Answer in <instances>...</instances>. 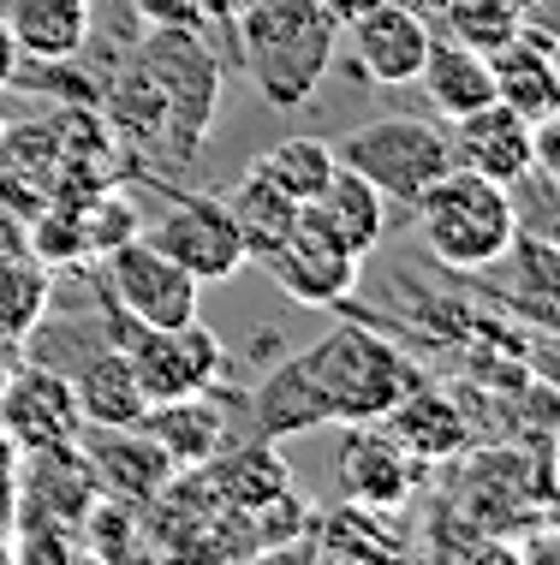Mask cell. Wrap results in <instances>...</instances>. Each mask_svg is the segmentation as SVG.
Instances as JSON below:
<instances>
[{
    "mask_svg": "<svg viewBox=\"0 0 560 565\" xmlns=\"http://www.w3.org/2000/svg\"><path fill=\"white\" fill-rule=\"evenodd\" d=\"M245 66L268 108H305L335 60V12L323 0H245Z\"/></svg>",
    "mask_w": 560,
    "mask_h": 565,
    "instance_id": "cell-2",
    "label": "cell"
},
{
    "mask_svg": "<svg viewBox=\"0 0 560 565\" xmlns=\"http://www.w3.org/2000/svg\"><path fill=\"white\" fill-rule=\"evenodd\" d=\"M256 167H263V173L275 179L293 203H310V196L328 185V173H335V149H328L323 137H286V143L263 149Z\"/></svg>",
    "mask_w": 560,
    "mask_h": 565,
    "instance_id": "cell-27",
    "label": "cell"
},
{
    "mask_svg": "<svg viewBox=\"0 0 560 565\" xmlns=\"http://www.w3.org/2000/svg\"><path fill=\"white\" fill-rule=\"evenodd\" d=\"M418 470L423 465L388 429L358 423V429L340 440V488H346V500H364V507L400 512L405 500L418 494Z\"/></svg>",
    "mask_w": 560,
    "mask_h": 565,
    "instance_id": "cell-16",
    "label": "cell"
},
{
    "mask_svg": "<svg viewBox=\"0 0 560 565\" xmlns=\"http://www.w3.org/2000/svg\"><path fill=\"white\" fill-rule=\"evenodd\" d=\"M513 196V221H519V233H531V238H549L560 244V185L549 173H525V179H513L507 185Z\"/></svg>",
    "mask_w": 560,
    "mask_h": 565,
    "instance_id": "cell-32",
    "label": "cell"
},
{
    "mask_svg": "<svg viewBox=\"0 0 560 565\" xmlns=\"http://www.w3.org/2000/svg\"><path fill=\"white\" fill-rule=\"evenodd\" d=\"M352 54L370 84H412L430 54V24L400 0H370L364 12H352Z\"/></svg>",
    "mask_w": 560,
    "mask_h": 565,
    "instance_id": "cell-14",
    "label": "cell"
},
{
    "mask_svg": "<svg viewBox=\"0 0 560 565\" xmlns=\"http://www.w3.org/2000/svg\"><path fill=\"white\" fill-rule=\"evenodd\" d=\"M131 7H138L144 19H156V24L197 30V19H203V7H209V0H131Z\"/></svg>",
    "mask_w": 560,
    "mask_h": 565,
    "instance_id": "cell-33",
    "label": "cell"
},
{
    "mask_svg": "<svg viewBox=\"0 0 560 565\" xmlns=\"http://www.w3.org/2000/svg\"><path fill=\"white\" fill-rule=\"evenodd\" d=\"M335 161L352 167V173H364L382 196H393V203H418V196L453 167V149H447V126H435V119L388 114V119H364L358 131H346Z\"/></svg>",
    "mask_w": 560,
    "mask_h": 565,
    "instance_id": "cell-4",
    "label": "cell"
},
{
    "mask_svg": "<svg viewBox=\"0 0 560 565\" xmlns=\"http://www.w3.org/2000/svg\"><path fill=\"white\" fill-rule=\"evenodd\" d=\"M138 429L156 435L179 470H191V465H203V458H215L226 447V411L209 399V393H186V399H156L144 411Z\"/></svg>",
    "mask_w": 560,
    "mask_h": 565,
    "instance_id": "cell-23",
    "label": "cell"
},
{
    "mask_svg": "<svg viewBox=\"0 0 560 565\" xmlns=\"http://www.w3.org/2000/svg\"><path fill=\"white\" fill-rule=\"evenodd\" d=\"M30 256H42L49 268L89 256V250H84L78 209H72V203H42V209H30Z\"/></svg>",
    "mask_w": 560,
    "mask_h": 565,
    "instance_id": "cell-30",
    "label": "cell"
},
{
    "mask_svg": "<svg viewBox=\"0 0 560 565\" xmlns=\"http://www.w3.org/2000/svg\"><path fill=\"white\" fill-rule=\"evenodd\" d=\"M19 66H24V54H19V42H12L7 19H0V89H7L12 78H19Z\"/></svg>",
    "mask_w": 560,
    "mask_h": 565,
    "instance_id": "cell-36",
    "label": "cell"
},
{
    "mask_svg": "<svg viewBox=\"0 0 560 565\" xmlns=\"http://www.w3.org/2000/svg\"><path fill=\"white\" fill-rule=\"evenodd\" d=\"M138 66H144V78L156 84V102H161V143L173 137V156H191L203 126L215 119V102H221L215 60L197 42V30L156 24V36H149Z\"/></svg>",
    "mask_w": 560,
    "mask_h": 565,
    "instance_id": "cell-5",
    "label": "cell"
},
{
    "mask_svg": "<svg viewBox=\"0 0 560 565\" xmlns=\"http://www.w3.org/2000/svg\"><path fill=\"white\" fill-rule=\"evenodd\" d=\"M507 7H513V12H519V19H525V12H537L542 0H507Z\"/></svg>",
    "mask_w": 560,
    "mask_h": 565,
    "instance_id": "cell-38",
    "label": "cell"
},
{
    "mask_svg": "<svg viewBox=\"0 0 560 565\" xmlns=\"http://www.w3.org/2000/svg\"><path fill=\"white\" fill-rule=\"evenodd\" d=\"M78 554H89V559L138 554V512H131V500H114V494L89 500V512L78 518Z\"/></svg>",
    "mask_w": 560,
    "mask_h": 565,
    "instance_id": "cell-28",
    "label": "cell"
},
{
    "mask_svg": "<svg viewBox=\"0 0 560 565\" xmlns=\"http://www.w3.org/2000/svg\"><path fill=\"white\" fill-rule=\"evenodd\" d=\"M78 447H84L89 465H96L102 494L131 500V507L161 500V494H168V482L179 477V465L168 458V447H161L156 435H144L138 423H119V429H89V423H84Z\"/></svg>",
    "mask_w": 560,
    "mask_h": 565,
    "instance_id": "cell-13",
    "label": "cell"
},
{
    "mask_svg": "<svg viewBox=\"0 0 560 565\" xmlns=\"http://www.w3.org/2000/svg\"><path fill=\"white\" fill-rule=\"evenodd\" d=\"M102 292H108V303H119L138 328H173V322H191L197 316L203 286L138 233V238L119 244V250L102 256Z\"/></svg>",
    "mask_w": 560,
    "mask_h": 565,
    "instance_id": "cell-6",
    "label": "cell"
},
{
    "mask_svg": "<svg viewBox=\"0 0 560 565\" xmlns=\"http://www.w3.org/2000/svg\"><path fill=\"white\" fill-rule=\"evenodd\" d=\"M483 54H489V72H495V102H507L531 126L560 108V42L554 36L519 24L513 36H501Z\"/></svg>",
    "mask_w": 560,
    "mask_h": 565,
    "instance_id": "cell-15",
    "label": "cell"
},
{
    "mask_svg": "<svg viewBox=\"0 0 560 565\" xmlns=\"http://www.w3.org/2000/svg\"><path fill=\"white\" fill-rule=\"evenodd\" d=\"M197 470H203V482H209V494H215L221 512H251V507H263V500H275V494L293 488L275 440H251V447H233V452L221 447Z\"/></svg>",
    "mask_w": 560,
    "mask_h": 565,
    "instance_id": "cell-19",
    "label": "cell"
},
{
    "mask_svg": "<svg viewBox=\"0 0 560 565\" xmlns=\"http://www.w3.org/2000/svg\"><path fill=\"white\" fill-rule=\"evenodd\" d=\"M310 215L335 233L346 250H358V256H370L376 244H382V226H388V196L370 185L364 173H352V167H340L335 161V173H328V185L310 196Z\"/></svg>",
    "mask_w": 560,
    "mask_h": 565,
    "instance_id": "cell-20",
    "label": "cell"
},
{
    "mask_svg": "<svg viewBox=\"0 0 560 565\" xmlns=\"http://www.w3.org/2000/svg\"><path fill=\"white\" fill-rule=\"evenodd\" d=\"M24 363V340H12V333H0V387H7V375Z\"/></svg>",
    "mask_w": 560,
    "mask_h": 565,
    "instance_id": "cell-37",
    "label": "cell"
},
{
    "mask_svg": "<svg viewBox=\"0 0 560 565\" xmlns=\"http://www.w3.org/2000/svg\"><path fill=\"white\" fill-rule=\"evenodd\" d=\"M316 524V554L328 559H400L405 536L393 530L388 507H364V500H346L328 518H310Z\"/></svg>",
    "mask_w": 560,
    "mask_h": 565,
    "instance_id": "cell-24",
    "label": "cell"
},
{
    "mask_svg": "<svg viewBox=\"0 0 560 565\" xmlns=\"http://www.w3.org/2000/svg\"><path fill=\"white\" fill-rule=\"evenodd\" d=\"M72 393H78V417L89 429H119V423H144L149 393L131 375L126 345H102L96 358H84V370L72 375Z\"/></svg>",
    "mask_w": 560,
    "mask_h": 565,
    "instance_id": "cell-21",
    "label": "cell"
},
{
    "mask_svg": "<svg viewBox=\"0 0 560 565\" xmlns=\"http://www.w3.org/2000/svg\"><path fill=\"white\" fill-rule=\"evenodd\" d=\"M0 429L19 440V452L78 440L84 417H78L72 375L49 370V363H19V370L7 375V387H0Z\"/></svg>",
    "mask_w": 560,
    "mask_h": 565,
    "instance_id": "cell-11",
    "label": "cell"
},
{
    "mask_svg": "<svg viewBox=\"0 0 560 565\" xmlns=\"http://www.w3.org/2000/svg\"><path fill=\"white\" fill-rule=\"evenodd\" d=\"M423 89H430L435 114L442 119H459L483 108V102H495V72H489V54L477 49V42L453 36V42H435L430 36V54H423Z\"/></svg>",
    "mask_w": 560,
    "mask_h": 565,
    "instance_id": "cell-22",
    "label": "cell"
},
{
    "mask_svg": "<svg viewBox=\"0 0 560 565\" xmlns=\"http://www.w3.org/2000/svg\"><path fill=\"white\" fill-rule=\"evenodd\" d=\"M12 488H19V440L0 429V536L12 530Z\"/></svg>",
    "mask_w": 560,
    "mask_h": 565,
    "instance_id": "cell-34",
    "label": "cell"
},
{
    "mask_svg": "<svg viewBox=\"0 0 560 565\" xmlns=\"http://www.w3.org/2000/svg\"><path fill=\"white\" fill-rule=\"evenodd\" d=\"M507 256H513V268H519L525 298L549 303V310H554V322H560V244H549V238H531V233H513Z\"/></svg>",
    "mask_w": 560,
    "mask_h": 565,
    "instance_id": "cell-31",
    "label": "cell"
},
{
    "mask_svg": "<svg viewBox=\"0 0 560 565\" xmlns=\"http://www.w3.org/2000/svg\"><path fill=\"white\" fill-rule=\"evenodd\" d=\"M268 274H275V286L293 303H340L346 292L358 286V263L364 256L346 250V244L328 233L323 221L310 215V209H298L293 233H286L275 250L263 256Z\"/></svg>",
    "mask_w": 560,
    "mask_h": 565,
    "instance_id": "cell-10",
    "label": "cell"
},
{
    "mask_svg": "<svg viewBox=\"0 0 560 565\" xmlns=\"http://www.w3.org/2000/svg\"><path fill=\"white\" fill-rule=\"evenodd\" d=\"M126 358H131V375L138 387L156 399H186V393H209L221 381V363L226 351L215 340V328L191 322H173V328H138L126 340Z\"/></svg>",
    "mask_w": 560,
    "mask_h": 565,
    "instance_id": "cell-8",
    "label": "cell"
},
{
    "mask_svg": "<svg viewBox=\"0 0 560 565\" xmlns=\"http://www.w3.org/2000/svg\"><path fill=\"white\" fill-rule=\"evenodd\" d=\"M102 494L96 465L84 458L78 440L19 452V488H12V530H72Z\"/></svg>",
    "mask_w": 560,
    "mask_h": 565,
    "instance_id": "cell-7",
    "label": "cell"
},
{
    "mask_svg": "<svg viewBox=\"0 0 560 565\" xmlns=\"http://www.w3.org/2000/svg\"><path fill=\"white\" fill-rule=\"evenodd\" d=\"M7 30L24 60L42 66H66L89 42V0H7Z\"/></svg>",
    "mask_w": 560,
    "mask_h": 565,
    "instance_id": "cell-18",
    "label": "cell"
},
{
    "mask_svg": "<svg viewBox=\"0 0 560 565\" xmlns=\"http://www.w3.org/2000/svg\"><path fill=\"white\" fill-rule=\"evenodd\" d=\"M423 7H435V12H447V7H453V0H423Z\"/></svg>",
    "mask_w": 560,
    "mask_h": 565,
    "instance_id": "cell-39",
    "label": "cell"
},
{
    "mask_svg": "<svg viewBox=\"0 0 560 565\" xmlns=\"http://www.w3.org/2000/svg\"><path fill=\"white\" fill-rule=\"evenodd\" d=\"M0 137H7V114H0Z\"/></svg>",
    "mask_w": 560,
    "mask_h": 565,
    "instance_id": "cell-40",
    "label": "cell"
},
{
    "mask_svg": "<svg viewBox=\"0 0 560 565\" xmlns=\"http://www.w3.org/2000/svg\"><path fill=\"white\" fill-rule=\"evenodd\" d=\"M412 209H418V233L435 250V263L465 268V274L495 268L507 256L513 233H519L507 185H495L483 173H465V167H447Z\"/></svg>",
    "mask_w": 560,
    "mask_h": 565,
    "instance_id": "cell-3",
    "label": "cell"
},
{
    "mask_svg": "<svg viewBox=\"0 0 560 565\" xmlns=\"http://www.w3.org/2000/svg\"><path fill=\"white\" fill-rule=\"evenodd\" d=\"M226 209H233L239 233H245V250L251 256H268L286 233H293V221H298V209H305V203H293V196H286L275 179L263 173V167H251L245 185L226 196Z\"/></svg>",
    "mask_w": 560,
    "mask_h": 565,
    "instance_id": "cell-26",
    "label": "cell"
},
{
    "mask_svg": "<svg viewBox=\"0 0 560 565\" xmlns=\"http://www.w3.org/2000/svg\"><path fill=\"white\" fill-rule=\"evenodd\" d=\"M447 149H453V167L483 173L495 185H513L537 167V126L525 114H513L507 102H483V108L459 114L447 126Z\"/></svg>",
    "mask_w": 560,
    "mask_h": 565,
    "instance_id": "cell-12",
    "label": "cell"
},
{
    "mask_svg": "<svg viewBox=\"0 0 560 565\" xmlns=\"http://www.w3.org/2000/svg\"><path fill=\"white\" fill-rule=\"evenodd\" d=\"M78 226H84V250H89V256H108V250H119L126 238L144 233L138 203H131V196H119V191H96V203L78 209Z\"/></svg>",
    "mask_w": 560,
    "mask_h": 565,
    "instance_id": "cell-29",
    "label": "cell"
},
{
    "mask_svg": "<svg viewBox=\"0 0 560 565\" xmlns=\"http://www.w3.org/2000/svg\"><path fill=\"white\" fill-rule=\"evenodd\" d=\"M54 303V268L30 250H0V333L30 340Z\"/></svg>",
    "mask_w": 560,
    "mask_h": 565,
    "instance_id": "cell-25",
    "label": "cell"
},
{
    "mask_svg": "<svg viewBox=\"0 0 560 565\" xmlns=\"http://www.w3.org/2000/svg\"><path fill=\"white\" fill-rule=\"evenodd\" d=\"M537 173H549L560 185V108L549 119H537Z\"/></svg>",
    "mask_w": 560,
    "mask_h": 565,
    "instance_id": "cell-35",
    "label": "cell"
},
{
    "mask_svg": "<svg viewBox=\"0 0 560 565\" xmlns=\"http://www.w3.org/2000/svg\"><path fill=\"white\" fill-rule=\"evenodd\" d=\"M382 429L400 440V447L412 452L418 465H442V458L465 452V440H472V429H465V417H459V405H453L447 393L423 387V381L388 405Z\"/></svg>",
    "mask_w": 560,
    "mask_h": 565,
    "instance_id": "cell-17",
    "label": "cell"
},
{
    "mask_svg": "<svg viewBox=\"0 0 560 565\" xmlns=\"http://www.w3.org/2000/svg\"><path fill=\"white\" fill-rule=\"evenodd\" d=\"M144 238L156 244L161 256H173L197 286H221L251 263L245 233H239L233 209H226L221 196H186V203H173L156 233H144Z\"/></svg>",
    "mask_w": 560,
    "mask_h": 565,
    "instance_id": "cell-9",
    "label": "cell"
},
{
    "mask_svg": "<svg viewBox=\"0 0 560 565\" xmlns=\"http://www.w3.org/2000/svg\"><path fill=\"white\" fill-rule=\"evenodd\" d=\"M418 387V363L370 328H335L256 387V435L286 440L328 423H382L400 393Z\"/></svg>",
    "mask_w": 560,
    "mask_h": 565,
    "instance_id": "cell-1",
    "label": "cell"
}]
</instances>
